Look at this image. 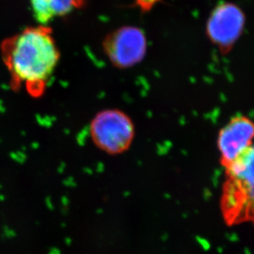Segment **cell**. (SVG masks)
<instances>
[{
    "label": "cell",
    "mask_w": 254,
    "mask_h": 254,
    "mask_svg": "<svg viewBox=\"0 0 254 254\" xmlns=\"http://www.w3.org/2000/svg\"><path fill=\"white\" fill-rule=\"evenodd\" d=\"M254 146H251L225 167L220 203L228 226L254 221Z\"/></svg>",
    "instance_id": "cell-2"
},
{
    "label": "cell",
    "mask_w": 254,
    "mask_h": 254,
    "mask_svg": "<svg viewBox=\"0 0 254 254\" xmlns=\"http://www.w3.org/2000/svg\"><path fill=\"white\" fill-rule=\"evenodd\" d=\"M254 123L250 118L239 115L232 118L219 131L216 145L224 168L253 146Z\"/></svg>",
    "instance_id": "cell-6"
},
{
    "label": "cell",
    "mask_w": 254,
    "mask_h": 254,
    "mask_svg": "<svg viewBox=\"0 0 254 254\" xmlns=\"http://www.w3.org/2000/svg\"><path fill=\"white\" fill-rule=\"evenodd\" d=\"M158 0H136L137 4L142 10H150L153 5L156 4Z\"/></svg>",
    "instance_id": "cell-8"
},
{
    "label": "cell",
    "mask_w": 254,
    "mask_h": 254,
    "mask_svg": "<svg viewBox=\"0 0 254 254\" xmlns=\"http://www.w3.org/2000/svg\"><path fill=\"white\" fill-rule=\"evenodd\" d=\"M103 51L110 62L119 68H128L143 60L147 50L141 29L125 26L115 29L104 38Z\"/></svg>",
    "instance_id": "cell-4"
},
{
    "label": "cell",
    "mask_w": 254,
    "mask_h": 254,
    "mask_svg": "<svg viewBox=\"0 0 254 254\" xmlns=\"http://www.w3.org/2000/svg\"><path fill=\"white\" fill-rule=\"evenodd\" d=\"M90 135L95 146L115 156L130 148L135 137L134 124L131 118L118 109L100 111L91 120Z\"/></svg>",
    "instance_id": "cell-3"
},
{
    "label": "cell",
    "mask_w": 254,
    "mask_h": 254,
    "mask_svg": "<svg viewBox=\"0 0 254 254\" xmlns=\"http://www.w3.org/2000/svg\"><path fill=\"white\" fill-rule=\"evenodd\" d=\"M245 25V15L238 5L222 2L214 8L206 23V35L221 53L231 51L240 38Z\"/></svg>",
    "instance_id": "cell-5"
},
{
    "label": "cell",
    "mask_w": 254,
    "mask_h": 254,
    "mask_svg": "<svg viewBox=\"0 0 254 254\" xmlns=\"http://www.w3.org/2000/svg\"><path fill=\"white\" fill-rule=\"evenodd\" d=\"M84 0H30L31 12L36 21L47 26L52 20L64 17L83 5Z\"/></svg>",
    "instance_id": "cell-7"
},
{
    "label": "cell",
    "mask_w": 254,
    "mask_h": 254,
    "mask_svg": "<svg viewBox=\"0 0 254 254\" xmlns=\"http://www.w3.org/2000/svg\"><path fill=\"white\" fill-rule=\"evenodd\" d=\"M1 53L14 88H24L30 96H42L56 71L60 53L50 27L25 28L5 39Z\"/></svg>",
    "instance_id": "cell-1"
}]
</instances>
